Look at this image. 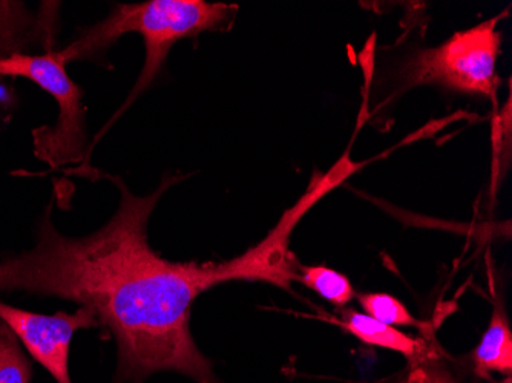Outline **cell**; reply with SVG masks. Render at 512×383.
<instances>
[{"label":"cell","instance_id":"obj_9","mask_svg":"<svg viewBox=\"0 0 512 383\" xmlns=\"http://www.w3.org/2000/svg\"><path fill=\"white\" fill-rule=\"evenodd\" d=\"M298 281L318 293L325 301L332 302L338 307H344L356 296L355 289L348 281L347 276L336 272V270L327 269V267L299 266Z\"/></svg>","mask_w":512,"mask_h":383},{"label":"cell","instance_id":"obj_11","mask_svg":"<svg viewBox=\"0 0 512 383\" xmlns=\"http://www.w3.org/2000/svg\"><path fill=\"white\" fill-rule=\"evenodd\" d=\"M399 383H462L437 359L424 362H411L407 376Z\"/></svg>","mask_w":512,"mask_h":383},{"label":"cell","instance_id":"obj_8","mask_svg":"<svg viewBox=\"0 0 512 383\" xmlns=\"http://www.w3.org/2000/svg\"><path fill=\"white\" fill-rule=\"evenodd\" d=\"M33 362L16 333L0 321V383H31Z\"/></svg>","mask_w":512,"mask_h":383},{"label":"cell","instance_id":"obj_1","mask_svg":"<svg viewBox=\"0 0 512 383\" xmlns=\"http://www.w3.org/2000/svg\"><path fill=\"white\" fill-rule=\"evenodd\" d=\"M120 189L119 210L97 232L69 238L57 232L46 210L33 249L0 261V292H25L77 302L114 336L119 365L114 383H145L174 371L197 383H220L211 361L192 338L195 299L229 281H263L290 290L299 264L290 235L321 198L310 189L258 246L221 264L172 262L148 241V223L166 189L137 197L122 178L106 175Z\"/></svg>","mask_w":512,"mask_h":383},{"label":"cell","instance_id":"obj_5","mask_svg":"<svg viewBox=\"0 0 512 383\" xmlns=\"http://www.w3.org/2000/svg\"><path fill=\"white\" fill-rule=\"evenodd\" d=\"M0 321L16 333L31 359L42 365L57 383H73L68 365L74 333L99 327L96 316L83 307L76 313L57 311L56 315H39L5 302H0Z\"/></svg>","mask_w":512,"mask_h":383},{"label":"cell","instance_id":"obj_10","mask_svg":"<svg viewBox=\"0 0 512 383\" xmlns=\"http://www.w3.org/2000/svg\"><path fill=\"white\" fill-rule=\"evenodd\" d=\"M359 302L364 308L365 315L371 316L382 324L391 325V327H414L419 330H425L428 327L424 322L414 318L408 308L394 296L385 295V293H368V295L359 296Z\"/></svg>","mask_w":512,"mask_h":383},{"label":"cell","instance_id":"obj_3","mask_svg":"<svg viewBox=\"0 0 512 383\" xmlns=\"http://www.w3.org/2000/svg\"><path fill=\"white\" fill-rule=\"evenodd\" d=\"M0 77H22L48 92L59 106V120L53 128L33 131L34 154L53 169L77 164L85 158L86 118L83 92L68 76L59 53L40 56L11 54L0 57Z\"/></svg>","mask_w":512,"mask_h":383},{"label":"cell","instance_id":"obj_2","mask_svg":"<svg viewBox=\"0 0 512 383\" xmlns=\"http://www.w3.org/2000/svg\"><path fill=\"white\" fill-rule=\"evenodd\" d=\"M237 13V5L209 4L203 0H149L145 4L119 5L59 54L65 63L89 59L108 50L123 34H140L145 43V63L120 109L122 112L154 82L175 43L207 31L227 30Z\"/></svg>","mask_w":512,"mask_h":383},{"label":"cell","instance_id":"obj_6","mask_svg":"<svg viewBox=\"0 0 512 383\" xmlns=\"http://www.w3.org/2000/svg\"><path fill=\"white\" fill-rule=\"evenodd\" d=\"M345 331L371 347L385 348L408 357L410 362H424L437 359V350L427 339L413 338L396 327L382 324L359 311H342L341 321H335Z\"/></svg>","mask_w":512,"mask_h":383},{"label":"cell","instance_id":"obj_4","mask_svg":"<svg viewBox=\"0 0 512 383\" xmlns=\"http://www.w3.org/2000/svg\"><path fill=\"white\" fill-rule=\"evenodd\" d=\"M500 17L460 31L437 48L417 54L402 74L405 88L437 83L494 99L499 86L496 62L502 39L497 30Z\"/></svg>","mask_w":512,"mask_h":383},{"label":"cell","instance_id":"obj_7","mask_svg":"<svg viewBox=\"0 0 512 383\" xmlns=\"http://www.w3.org/2000/svg\"><path fill=\"white\" fill-rule=\"evenodd\" d=\"M474 371L477 376L490 379L491 374H503L511 379L512 331L502 304L494 307L490 327L473 353Z\"/></svg>","mask_w":512,"mask_h":383}]
</instances>
